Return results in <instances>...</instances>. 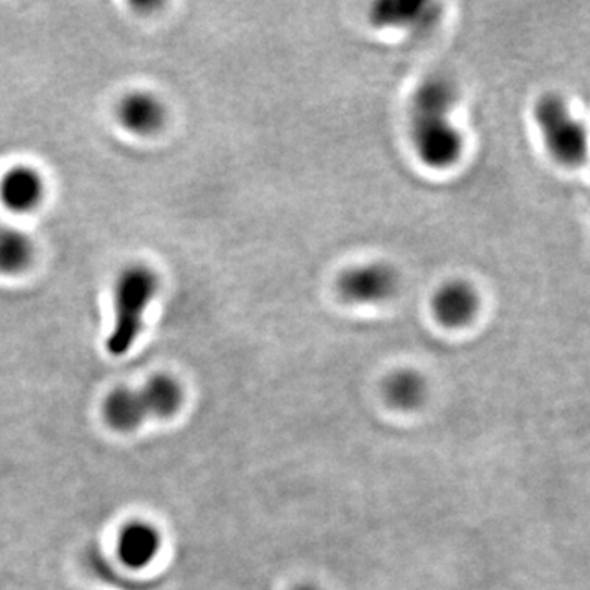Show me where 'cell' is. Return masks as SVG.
I'll return each instance as SVG.
<instances>
[{"label": "cell", "mask_w": 590, "mask_h": 590, "mask_svg": "<svg viewBox=\"0 0 590 590\" xmlns=\"http://www.w3.org/2000/svg\"><path fill=\"white\" fill-rule=\"evenodd\" d=\"M457 99L456 83L441 74L427 77L412 97V141L418 160L434 170L453 166L463 154V135L451 122Z\"/></svg>", "instance_id": "1"}, {"label": "cell", "mask_w": 590, "mask_h": 590, "mask_svg": "<svg viewBox=\"0 0 590 590\" xmlns=\"http://www.w3.org/2000/svg\"><path fill=\"white\" fill-rule=\"evenodd\" d=\"M154 293L156 277L147 267H130L122 274L115 287V325L108 340L109 353L124 356L130 351Z\"/></svg>", "instance_id": "2"}, {"label": "cell", "mask_w": 590, "mask_h": 590, "mask_svg": "<svg viewBox=\"0 0 590 590\" xmlns=\"http://www.w3.org/2000/svg\"><path fill=\"white\" fill-rule=\"evenodd\" d=\"M533 117L551 156L564 166H582L587 160V130L574 117L563 97L547 93L533 108Z\"/></svg>", "instance_id": "3"}, {"label": "cell", "mask_w": 590, "mask_h": 590, "mask_svg": "<svg viewBox=\"0 0 590 590\" xmlns=\"http://www.w3.org/2000/svg\"><path fill=\"white\" fill-rule=\"evenodd\" d=\"M401 287V276L387 263H367L353 266L340 274L337 290L350 304H377L389 301Z\"/></svg>", "instance_id": "4"}, {"label": "cell", "mask_w": 590, "mask_h": 590, "mask_svg": "<svg viewBox=\"0 0 590 590\" xmlns=\"http://www.w3.org/2000/svg\"><path fill=\"white\" fill-rule=\"evenodd\" d=\"M480 299L476 287L466 280H450L435 292L431 311L435 318L448 328L466 327L479 312Z\"/></svg>", "instance_id": "5"}, {"label": "cell", "mask_w": 590, "mask_h": 590, "mask_svg": "<svg viewBox=\"0 0 590 590\" xmlns=\"http://www.w3.org/2000/svg\"><path fill=\"white\" fill-rule=\"evenodd\" d=\"M161 547H163V537L150 522H128L118 533V560L128 569L140 570L150 566L160 554Z\"/></svg>", "instance_id": "6"}, {"label": "cell", "mask_w": 590, "mask_h": 590, "mask_svg": "<svg viewBox=\"0 0 590 590\" xmlns=\"http://www.w3.org/2000/svg\"><path fill=\"white\" fill-rule=\"evenodd\" d=\"M43 197V180L30 167H14L0 183V199L12 212H30Z\"/></svg>", "instance_id": "7"}, {"label": "cell", "mask_w": 590, "mask_h": 590, "mask_svg": "<svg viewBox=\"0 0 590 590\" xmlns=\"http://www.w3.org/2000/svg\"><path fill=\"white\" fill-rule=\"evenodd\" d=\"M105 422L121 434L137 430L148 418L140 390L130 387H115L104 401Z\"/></svg>", "instance_id": "8"}, {"label": "cell", "mask_w": 590, "mask_h": 590, "mask_svg": "<svg viewBox=\"0 0 590 590\" xmlns=\"http://www.w3.org/2000/svg\"><path fill=\"white\" fill-rule=\"evenodd\" d=\"M148 417L171 418L183 409V386L167 374L151 377L143 389H140Z\"/></svg>", "instance_id": "9"}, {"label": "cell", "mask_w": 590, "mask_h": 590, "mask_svg": "<svg viewBox=\"0 0 590 590\" xmlns=\"http://www.w3.org/2000/svg\"><path fill=\"white\" fill-rule=\"evenodd\" d=\"M122 124L138 135L154 134L164 122V109L150 93H131L118 109Z\"/></svg>", "instance_id": "10"}, {"label": "cell", "mask_w": 590, "mask_h": 590, "mask_svg": "<svg viewBox=\"0 0 590 590\" xmlns=\"http://www.w3.org/2000/svg\"><path fill=\"white\" fill-rule=\"evenodd\" d=\"M384 398L399 411H414L427 399V380L417 371H396L384 382Z\"/></svg>", "instance_id": "11"}, {"label": "cell", "mask_w": 590, "mask_h": 590, "mask_svg": "<svg viewBox=\"0 0 590 590\" xmlns=\"http://www.w3.org/2000/svg\"><path fill=\"white\" fill-rule=\"evenodd\" d=\"M34 244L17 230H0V271L18 273L30 264Z\"/></svg>", "instance_id": "12"}, {"label": "cell", "mask_w": 590, "mask_h": 590, "mask_svg": "<svg viewBox=\"0 0 590 590\" xmlns=\"http://www.w3.org/2000/svg\"><path fill=\"white\" fill-rule=\"evenodd\" d=\"M292 590H322L318 589L314 583H299V586L293 587Z\"/></svg>", "instance_id": "13"}]
</instances>
